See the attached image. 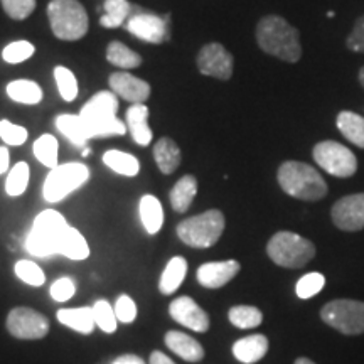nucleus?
<instances>
[{
  "label": "nucleus",
  "mask_w": 364,
  "mask_h": 364,
  "mask_svg": "<svg viewBox=\"0 0 364 364\" xmlns=\"http://www.w3.org/2000/svg\"><path fill=\"white\" fill-rule=\"evenodd\" d=\"M225 226V215L220 209H209L181 221L176 231L182 243L191 248H211L220 241Z\"/></svg>",
  "instance_id": "6"
},
{
  "label": "nucleus",
  "mask_w": 364,
  "mask_h": 364,
  "mask_svg": "<svg viewBox=\"0 0 364 364\" xmlns=\"http://www.w3.org/2000/svg\"><path fill=\"white\" fill-rule=\"evenodd\" d=\"M358 78H359V83H361V86L364 88V66L361 68V70H359V75H358Z\"/></svg>",
  "instance_id": "50"
},
{
  "label": "nucleus",
  "mask_w": 364,
  "mask_h": 364,
  "mask_svg": "<svg viewBox=\"0 0 364 364\" xmlns=\"http://www.w3.org/2000/svg\"><path fill=\"white\" fill-rule=\"evenodd\" d=\"M228 318L238 329H255L263 322V314L253 306H235L228 312Z\"/></svg>",
  "instance_id": "34"
},
{
  "label": "nucleus",
  "mask_w": 364,
  "mask_h": 364,
  "mask_svg": "<svg viewBox=\"0 0 364 364\" xmlns=\"http://www.w3.org/2000/svg\"><path fill=\"white\" fill-rule=\"evenodd\" d=\"M267 253L279 267L302 268L316 257V247L311 240L292 231H279L268 241Z\"/></svg>",
  "instance_id": "7"
},
{
  "label": "nucleus",
  "mask_w": 364,
  "mask_h": 364,
  "mask_svg": "<svg viewBox=\"0 0 364 364\" xmlns=\"http://www.w3.org/2000/svg\"><path fill=\"white\" fill-rule=\"evenodd\" d=\"M6 326L14 338L24 341L43 339L49 332L48 317L31 307H14L9 312Z\"/></svg>",
  "instance_id": "11"
},
{
  "label": "nucleus",
  "mask_w": 364,
  "mask_h": 364,
  "mask_svg": "<svg viewBox=\"0 0 364 364\" xmlns=\"http://www.w3.org/2000/svg\"><path fill=\"white\" fill-rule=\"evenodd\" d=\"M81 154H83V157H88V156H91V149H85Z\"/></svg>",
  "instance_id": "51"
},
{
  "label": "nucleus",
  "mask_w": 364,
  "mask_h": 364,
  "mask_svg": "<svg viewBox=\"0 0 364 364\" xmlns=\"http://www.w3.org/2000/svg\"><path fill=\"white\" fill-rule=\"evenodd\" d=\"M11 167V152L7 147H0V176L6 174Z\"/></svg>",
  "instance_id": "46"
},
{
  "label": "nucleus",
  "mask_w": 364,
  "mask_h": 364,
  "mask_svg": "<svg viewBox=\"0 0 364 364\" xmlns=\"http://www.w3.org/2000/svg\"><path fill=\"white\" fill-rule=\"evenodd\" d=\"M4 12L14 21H24L36 11V0H0Z\"/></svg>",
  "instance_id": "41"
},
{
  "label": "nucleus",
  "mask_w": 364,
  "mask_h": 364,
  "mask_svg": "<svg viewBox=\"0 0 364 364\" xmlns=\"http://www.w3.org/2000/svg\"><path fill=\"white\" fill-rule=\"evenodd\" d=\"M312 157L322 171L334 177H351L358 171V159L353 150L334 140L318 142L312 150Z\"/></svg>",
  "instance_id": "10"
},
{
  "label": "nucleus",
  "mask_w": 364,
  "mask_h": 364,
  "mask_svg": "<svg viewBox=\"0 0 364 364\" xmlns=\"http://www.w3.org/2000/svg\"><path fill=\"white\" fill-rule=\"evenodd\" d=\"M196 65H198V70L201 75L228 81L233 76L235 59L223 44L209 43L203 46L201 51L198 53Z\"/></svg>",
  "instance_id": "13"
},
{
  "label": "nucleus",
  "mask_w": 364,
  "mask_h": 364,
  "mask_svg": "<svg viewBox=\"0 0 364 364\" xmlns=\"http://www.w3.org/2000/svg\"><path fill=\"white\" fill-rule=\"evenodd\" d=\"M58 321L63 326L70 327V329L80 332V334H91L95 327L93 309L91 307H80V309H61L56 314Z\"/></svg>",
  "instance_id": "22"
},
{
  "label": "nucleus",
  "mask_w": 364,
  "mask_h": 364,
  "mask_svg": "<svg viewBox=\"0 0 364 364\" xmlns=\"http://www.w3.org/2000/svg\"><path fill=\"white\" fill-rule=\"evenodd\" d=\"M7 97L21 105H38L43 100V90L33 80H14L7 85Z\"/></svg>",
  "instance_id": "27"
},
{
  "label": "nucleus",
  "mask_w": 364,
  "mask_h": 364,
  "mask_svg": "<svg viewBox=\"0 0 364 364\" xmlns=\"http://www.w3.org/2000/svg\"><path fill=\"white\" fill-rule=\"evenodd\" d=\"M49 294H51V297L56 300V302H68V300L76 294L75 280L70 279V277H61V279H58L51 285Z\"/></svg>",
  "instance_id": "44"
},
{
  "label": "nucleus",
  "mask_w": 364,
  "mask_h": 364,
  "mask_svg": "<svg viewBox=\"0 0 364 364\" xmlns=\"http://www.w3.org/2000/svg\"><path fill=\"white\" fill-rule=\"evenodd\" d=\"M295 364H316L314 361H311L309 358H299L297 361H295Z\"/></svg>",
  "instance_id": "49"
},
{
  "label": "nucleus",
  "mask_w": 364,
  "mask_h": 364,
  "mask_svg": "<svg viewBox=\"0 0 364 364\" xmlns=\"http://www.w3.org/2000/svg\"><path fill=\"white\" fill-rule=\"evenodd\" d=\"M54 80H56L59 95L65 102H75L78 97V80H76L75 73L68 70L66 66H56L54 68Z\"/></svg>",
  "instance_id": "36"
},
{
  "label": "nucleus",
  "mask_w": 364,
  "mask_h": 364,
  "mask_svg": "<svg viewBox=\"0 0 364 364\" xmlns=\"http://www.w3.org/2000/svg\"><path fill=\"white\" fill-rule=\"evenodd\" d=\"M257 43L263 53L285 63H297L302 58L300 34L280 16H265L257 24Z\"/></svg>",
  "instance_id": "1"
},
{
  "label": "nucleus",
  "mask_w": 364,
  "mask_h": 364,
  "mask_svg": "<svg viewBox=\"0 0 364 364\" xmlns=\"http://www.w3.org/2000/svg\"><path fill=\"white\" fill-rule=\"evenodd\" d=\"M113 309H115L118 322H122V324H132V322L135 321L136 306L134 299L129 297V295H120V297L117 299Z\"/></svg>",
  "instance_id": "43"
},
{
  "label": "nucleus",
  "mask_w": 364,
  "mask_h": 364,
  "mask_svg": "<svg viewBox=\"0 0 364 364\" xmlns=\"http://www.w3.org/2000/svg\"><path fill=\"white\" fill-rule=\"evenodd\" d=\"M241 270L240 262L225 260V262H209L198 268L196 279L206 289H221L228 282H231Z\"/></svg>",
  "instance_id": "17"
},
{
  "label": "nucleus",
  "mask_w": 364,
  "mask_h": 364,
  "mask_svg": "<svg viewBox=\"0 0 364 364\" xmlns=\"http://www.w3.org/2000/svg\"><path fill=\"white\" fill-rule=\"evenodd\" d=\"M188 275V262L184 257H174L167 262L164 268L161 280H159V290L162 295H172L179 289L182 282Z\"/></svg>",
  "instance_id": "23"
},
{
  "label": "nucleus",
  "mask_w": 364,
  "mask_h": 364,
  "mask_svg": "<svg viewBox=\"0 0 364 364\" xmlns=\"http://www.w3.org/2000/svg\"><path fill=\"white\" fill-rule=\"evenodd\" d=\"M107 59L113 66L122 68V70H135L142 65V56L139 53L132 51L129 46L120 41H113L107 48Z\"/></svg>",
  "instance_id": "31"
},
{
  "label": "nucleus",
  "mask_w": 364,
  "mask_h": 364,
  "mask_svg": "<svg viewBox=\"0 0 364 364\" xmlns=\"http://www.w3.org/2000/svg\"><path fill=\"white\" fill-rule=\"evenodd\" d=\"M324 285L326 277L322 275V273H307V275H304L302 279L297 282V285H295V294H297L299 299H312L314 295H317L322 289H324Z\"/></svg>",
  "instance_id": "40"
},
{
  "label": "nucleus",
  "mask_w": 364,
  "mask_h": 364,
  "mask_svg": "<svg viewBox=\"0 0 364 364\" xmlns=\"http://www.w3.org/2000/svg\"><path fill=\"white\" fill-rule=\"evenodd\" d=\"M125 29L136 39L150 44H162L171 38L169 16L161 17L145 11L130 14L129 21L125 22Z\"/></svg>",
  "instance_id": "12"
},
{
  "label": "nucleus",
  "mask_w": 364,
  "mask_h": 364,
  "mask_svg": "<svg viewBox=\"0 0 364 364\" xmlns=\"http://www.w3.org/2000/svg\"><path fill=\"white\" fill-rule=\"evenodd\" d=\"M68 228L66 218L56 209H46L36 216L24 247L27 253L38 258H48L61 253V243Z\"/></svg>",
  "instance_id": "4"
},
{
  "label": "nucleus",
  "mask_w": 364,
  "mask_h": 364,
  "mask_svg": "<svg viewBox=\"0 0 364 364\" xmlns=\"http://www.w3.org/2000/svg\"><path fill=\"white\" fill-rule=\"evenodd\" d=\"M154 159H156L157 167L161 169L162 174H172V172L181 166L182 161L179 145H177L172 139H169V136H162V139L157 140V144L154 145Z\"/></svg>",
  "instance_id": "21"
},
{
  "label": "nucleus",
  "mask_w": 364,
  "mask_h": 364,
  "mask_svg": "<svg viewBox=\"0 0 364 364\" xmlns=\"http://www.w3.org/2000/svg\"><path fill=\"white\" fill-rule=\"evenodd\" d=\"M139 213L145 231H147L149 235H157L159 231L162 230L164 209L161 201H159L156 196L145 194L144 198L140 199Z\"/></svg>",
  "instance_id": "25"
},
{
  "label": "nucleus",
  "mask_w": 364,
  "mask_h": 364,
  "mask_svg": "<svg viewBox=\"0 0 364 364\" xmlns=\"http://www.w3.org/2000/svg\"><path fill=\"white\" fill-rule=\"evenodd\" d=\"M14 272H16L17 279H21L24 284L31 285V287H41L44 285L46 282V275L36 262L31 260H19L14 267Z\"/></svg>",
  "instance_id": "39"
},
{
  "label": "nucleus",
  "mask_w": 364,
  "mask_h": 364,
  "mask_svg": "<svg viewBox=\"0 0 364 364\" xmlns=\"http://www.w3.org/2000/svg\"><path fill=\"white\" fill-rule=\"evenodd\" d=\"M59 255L70 258V260H86L90 257L88 243H86L85 236L76 228H68L61 243V253Z\"/></svg>",
  "instance_id": "32"
},
{
  "label": "nucleus",
  "mask_w": 364,
  "mask_h": 364,
  "mask_svg": "<svg viewBox=\"0 0 364 364\" xmlns=\"http://www.w3.org/2000/svg\"><path fill=\"white\" fill-rule=\"evenodd\" d=\"M327 326L346 336H358L364 332V302L351 299H339L327 302L321 311Z\"/></svg>",
  "instance_id": "9"
},
{
  "label": "nucleus",
  "mask_w": 364,
  "mask_h": 364,
  "mask_svg": "<svg viewBox=\"0 0 364 364\" xmlns=\"http://www.w3.org/2000/svg\"><path fill=\"white\" fill-rule=\"evenodd\" d=\"M27 136V130L24 127L12 124L9 120H0V139L6 145H11V147H19V145H24Z\"/></svg>",
  "instance_id": "42"
},
{
  "label": "nucleus",
  "mask_w": 364,
  "mask_h": 364,
  "mask_svg": "<svg viewBox=\"0 0 364 364\" xmlns=\"http://www.w3.org/2000/svg\"><path fill=\"white\" fill-rule=\"evenodd\" d=\"M108 85L117 97L124 98L125 102L132 105L145 103L150 98V91H152L147 81L136 78L127 71L113 73L108 78Z\"/></svg>",
  "instance_id": "16"
},
{
  "label": "nucleus",
  "mask_w": 364,
  "mask_h": 364,
  "mask_svg": "<svg viewBox=\"0 0 364 364\" xmlns=\"http://www.w3.org/2000/svg\"><path fill=\"white\" fill-rule=\"evenodd\" d=\"M268 353V339L263 334L241 338L233 344V356L243 364H255Z\"/></svg>",
  "instance_id": "20"
},
{
  "label": "nucleus",
  "mask_w": 364,
  "mask_h": 364,
  "mask_svg": "<svg viewBox=\"0 0 364 364\" xmlns=\"http://www.w3.org/2000/svg\"><path fill=\"white\" fill-rule=\"evenodd\" d=\"M93 317H95V324L97 327H100L103 332H107V334H113V332L117 331V314H115V309L110 306V302L108 300H97V302L93 304Z\"/></svg>",
  "instance_id": "37"
},
{
  "label": "nucleus",
  "mask_w": 364,
  "mask_h": 364,
  "mask_svg": "<svg viewBox=\"0 0 364 364\" xmlns=\"http://www.w3.org/2000/svg\"><path fill=\"white\" fill-rule=\"evenodd\" d=\"M125 125L136 145L147 147L152 142L154 134L149 127V108L145 107V103L132 105L125 113Z\"/></svg>",
  "instance_id": "18"
},
{
  "label": "nucleus",
  "mask_w": 364,
  "mask_h": 364,
  "mask_svg": "<svg viewBox=\"0 0 364 364\" xmlns=\"http://www.w3.org/2000/svg\"><path fill=\"white\" fill-rule=\"evenodd\" d=\"M48 19L53 34L59 41H80L90 29L88 14L78 0H51Z\"/></svg>",
  "instance_id": "5"
},
{
  "label": "nucleus",
  "mask_w": 364,
  "mask_h": 364,
  "mask_svg": "<svg viewBox=\"0 0 364 364\" xmlns=\"http://www.w3.org/2000/svg\"><path fill=\"white\" fill-rule=\"evenodd\" d=\"M56 129L61 132V134L65 135L71 144L78 145V147H85L86 142L90 140L88 134H86L85 124L80 115H73V113H63V115H58Z\"/></svg>",
  "instance_id": "29"
},
{
  "label": "nucleus",
  "mask_w": 364,
  "mask_h": 364,
  "mask_svg": "<svg viewBox=\"0 0 364 364\" xmlns=\"http://www.w3.org/2000/svg\"><path fill=\"white\" fill-rule=\"evenodd\" d=\"M332 223L343 231H359L364 228V193L349 194L336 201L331 211Z\"/></svg>",
  "instance_id": "14"
},
{
  "label": "nucleus",
  "mask_w": 364,
  "mask_h": 364,
  "mask_svg": "<svg viewBox=\"0 0 364 364\" xmlns=\"http://www.w3.org/2000/svg\"><path fill=\"white\" fill-rule=\"evenodd\" d=\"M90 179V169L81 162H68L49 171L43 186V196L48 203H61L78 191Z\"/></svg>",
  "instance_id": "8"
},
{
  "label": "nucleus",
  "mask_w": 364,
  "mask_h": 364,
  "mask_svg": "<svg viewBox=\"0 0 364 364\" xmlns=\"http://www.w3.org/2000/svg\"><path fill=\"white\" fill-rule=\"evenodd\" d=\"M31 169L27 162H17L16 166L9 171L7 181H6V193L12 198H19L27 191L29 186Z\"/></svg>",
  "instance_id": "35"
},
{
  "label": "nucleus",
  "mask_w": 364,
  "mask_h": 364,
  "mask_svg": "<svg viewBox=\"0 0 364 364\" xmlns=\"http://www.w3.org/2000/svg\"><path fill=\"white\" fill-rule=\"evenodd\" d=\"M118 98L113 91H98L81 108L80 117L83 120L90 139H107L127 134L125 122L117 115Z\"/></svg>",
  "instance_id": "2"
},
{
  "label": "nucleus",
  "mask_w": 364,
  "mask_h": 364,
  "mask_svg": "<svg viewBox=\"0 0 364 364\" xmlns=\"http://www.w3.org/2000/svg\"><path fill=\"white\" fill-rule=\"evenodd\" d=\"M58 150H59L58 139L51 134H43L33 145V152L36 159H38L43 166L48 167L49 171L59 166Z\"/></svg>",
  "instance_id": "33"
},
{
  "label": "nucleus",
  "mask_w": 364,
  "mask_h": 364,
  "mask_svg": "<svg viewBox=\"0 0 364 364\" xmlns=\"http://www.w3.org/2000/svg\"><path fill=\"white\" fill-rule=\"evenodd\" d=\"M336 125L346 140H349L356 147L364 149V117L344 110L336 118Z\"/></svg>",
  "instance_id": "26"
},
{
  "label": "nucleus",
  "mask_w": 364,
  "mask_h": 364,
  "mask_svg": "<svg viewBox=\"0 0 364 364\" xmlns=\"http://www.w3.org/2000/svg\"><path fill=\"white\" fill-rule=\"evenodd\" d=\"M277 181L284 193L300 201H318L327 196V182L306 162L287 161L279 167Z\"/></svg>",
  "instance_id": "3"
},
{
  "label": "nucleus",
  "mask_w": 364,
  "mask_h": 364,
  "mask_svg": "<svg viewBox=\"0 0 364 364\" xmlns=\"http://www.w3.org/2000/svg\"><path fill=\"white\" fill-rule=\"evenodd\" d=\"M346 44L354 53H364V16L356 21L353 33L346 39Z\"/></svg>",
  "instance_id": "45"
},
{
  "label": "nucleus",
  "mask_w": 364,
  "mask_h": 364,
  "mask_svg": "<svg viewBox=\"0 0 364 364\" xmlns=\"http://www.w3.org/2000/svg\"><path fill=\"white\" fill-rule=\"evenodd\" d=\"M166 346L172 353L184 359L188 363H199L204 358V348L199 341L181 331H169L166 334Z\"/></svg>",
  "instance_id": "19"
},
{
  "label": "nucleus",
  "mask_w": 364,
  "mask_h": 364,
  "mask_svg": "<svg viewBox=\"0 0 364 364\" xmlns=\"http://www.w3.org/2000/svg\"><path fill=\"white\" fill-rule=\"evenodd\" d=\"M103 9L105 14L100 17V24L107 29H117V27L125 26L134 6L129 0H105Z\"/></svg>",
  "instance_id": "30"
},
{
  "label": "nucleus",
  "mask_w": 364,
  "mask_h": 364,
  "mask_svg": "<svg viewBox=\"0 0 364 364\" xmlns=\"http://www.w3.org/2000/svg\"><path fill=\"white\" fill-rule=\"evenodd\" d=\"M149 364H176V363L172 361L167 354H164L162 351H154L152 354H150Z\"/></svg>",
  "instance_id": "48"
},
{
  "label": "nucleus",
  "mask_w": 364,
  "mask_h": 364,
  "mask_svg": "<svg viewBox=\"0 0 364 364\" xmlns=\"http://www.w3.org/2000/svg\"><path fill=\"white\" fill-rule=\"evenodd\" d=\"M196 194H198V179L191 174L182 176L169 194L172 209L176 213H186L193 204Z\"/></svg>",
  "instance_id": "24"
},
{
  "label": "nucleus",
  "mask_w": 364,
  "mask_h": 364,
  "mask_svg": "<svg viewBox=\"0 0 364 364\" xmlns=\"http://www.w3.org/2000/svg\"><path fill=\"white\" fill-rule=\"evenodd\" d=\"M169 314L177 324L188 327L196 332H206L211 326L209 316L194 302L189 295H181L174 299L169 306Z\"/></svg>",
  "instance_id": "15"
},
{
  "label": "nucleus",
  "mask_w": 364,
  "mask_h": 364,
  "mask_svg": "<svg viewBox=\"0 0 364 364\" xmlns=\"http://www.w3.org/2000/svg\"><path fill=\"white\" fill-rule=\"evenodd\" d=\"M103 164L110 167L117 174L125 177H135L140 172V162L135 156L129 152H122V150L112 149L103 154Z\"/></svg>",
  "instance_id": "28"
},
{
  "label": "nucleus",
  "mask_w": 364,
  "mask_h": 364,
  "mask_svg": "<svg viewBox=\"0 0 364 364\" xmlns=\"http://www.w3.org/2000/svg\"><path fill=\"white\" fill-rule=\"evenodd\" d=\"M34 53H36L34 44L26 39H21V41H14V43L6 46L2 51V58L4 61L9 63V65H19V63H24L29 58H33Z\"/></svg>",
  "instance_id": "38"
},
{
  "label": "nucleus",
  "mask_w": 364,
  "mask_h": 364,
  "mask_svg": "<svg viewBox=\"0 0 364 364\" xmlns=\"http://www.w3.org/2000/svg\"><path fill=\"white\" fill-rule=\"evenodd\" d=\"M112 364H145L144 359L136 354H122Z\"/></svg>",
  "instance_id": "47"
}]
</instances>
